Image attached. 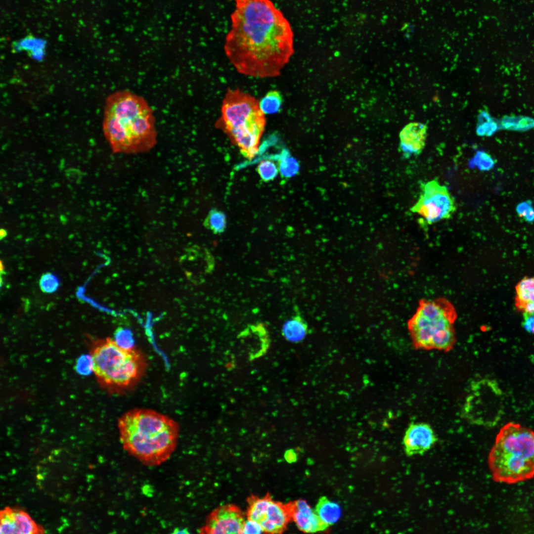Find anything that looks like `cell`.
Listing matches in <instances>:
<instances>
[{
    "label": "cell",
    "mask_w": 534,
    "mask_h": 534,
    "mask_svg": "<svg viewBox=\"0 0 534 534\" xmlns=\"http://www.w3.org/2000/svg\"><path fill=\"white\" fill-rule=\"evenodd\" d=\"M236 3L224 44L230 62L244 75L279 76L293 52L289 23L270 0Z\"/></svg>",
    "instance_id": "6da1fadb"
},
{
    "label": "cell",
    "mask_w": 534,
    "mask_h": 534,
    "mask_svg": "<svg viewBox=\"0 0 534 534\" xmlns=\"http://www.w3.org/2000/svg\"><path fill=\"white\" fill-rule=\"evenodd\" d=\"M102 127L115 153L146 152L157 143L152 108L143 96L128 89L116 91L107 97Z\"/></svg>",
    "instance_id": "7a4b0ae2"
},
{
    "label": "cell",
    "mask_w": 534,
    "mask_h": 534,
    "mask_svg": "<svg viewBox=\"0 0 534 534\" xmlns=\"http://www.w3.org/2000/svg\"><path fill=\"white\" fill-rule=\"evenodd\" d=\"M123 449L147 466L167 461L178 444L179 427L170 417L154 410L134 408L118 419Z\"/></svg>",
    "instance_id": "3957f363"
},
{
    "label": "cell",
    "mask_w": 534,
    "mask_h": 534,
    "mask_svg": "<svg viewBox=\"0 0 534 534\" xmlns=\"http://www.w3.org/2000/svg\"><path fill=\"white\" fill-rule=\"evenodd\" d=\"M493 480L515 484L534 477V431L514 422L499 431L488 456Z\"/></svg>",
    "instance_id": "277c9868"
},
{
    "label": "cell",
    "mask_w": 534,
    "mask_h": 534,
    "mask_svg": "<svg viewBox=\"0 0 534 534\" xmlns=\"http://www.w3.org/2000/svg\"><path fill=\"white\" fill-rule=\"evenodd\" d=\"M259 101L239 89L228 88L215 126L221 130L246 158L257 154L266 119Z\"/></svg>",
    "instance_id": "5b68a950"
},
{
    "label": "cell",
    "mask_w": 534,
    "mask_h": 534,
    "mask_svg": "<svg viewBox=\"0 0 534 534\" xmlns=\"http://www.w3.org/2000/svg\"><path fill=\"white\" fill-rule=\"evenodd\" d=\"M90 356L92 371L99 384L111 392H121L134 386L147 365L146 356L139 350L121 347L109 338L95 342Z\"/></svg>",
    "instance_id": "8992f818"
},
{
    "label": "cell",
    "mask_w": 534,
    "mask_h": 534,
    "mask_svg": "<svg viewBox=\"0 0 534 534\" xmlns=\"http://www.w3.org/2000/svg\"><path fill=\"white\" fill-rule=\"evenodd\" d=\"M456 318V310L446 299L420 300L407 322L413 345L419 350L450 351L456 341L454 326Z\"/></svg>",
    "instance_id": "52a82bcc"
},
{
    "label": "cell",
    "mask_w": 534,
    "mask_h": 534,
    "mask_svg": "<svg viewBox=\"0 0 534 534\" xmlns=\"http://www.w3.org/2000/svg\"><path fill=\"white\" fill-rule=\"evenodd\" d=\"M502 393L495 381L483 378L472 381L461 410L472 424L485 427L496 425L502 415Z\"/></svg>",
    "instance_id": "ba28073f"
},
{
    "label": "cell",
    "mask_w": 534,
    "mask_h": 534,
    "mask_svg": "<svg viewBox=\"0 0 534 534\" xmlns=\"http://www.w3.org/2000/svg\"><path fill=\"white\" fill-rule=\"evenodd\" d=\"M421 192L410 211L432 224L451 217L456 210L454 198L447 188L434 179L421 185Z\"/></svg>",
    "instance_id": "9c48e42d"
},
{
    "label": "cell",
    "mask_w": 534,
    "mask_h": 534,
    "mask_svg": "<svg viewBox=\"0 0 534 534\" xmlns=\"http://www.w3.org/2000/svg\"><path fill=\"white\" fill-rule=\"evenodd\" d=\"M248 503L247 518L258 522L264 532L276 534L285 530L291 520L286 504L273 500L269 494L252 496Z\"/></svg>",
    "instance_id": "30bf717a"
},
{
    "label": "cell",
    "mask_w": 534,
    "mask_h": 534,
    "mask_svg": "<svg viewBox=\"0 0 534 534\" xmlns=\"http://www.w3.org/2000/svg\"><path fill=\"white\" fill-rule=\"evenodd\" d=\"M242 511L237 506L227 504L217 507L207 517L200 530L202 534H242L245 521Z\"/></svg>",
    "instance_id": "8fae6325"
},
{
    "label": "cell",
    "mask_w": 534,
    "mask_h": 534,
    "mask_svg": "<svg viewBox=\"0 0 534 534\" xmlns=\"http://www.w3.org/2000/svg\"><path fill=\"white\" fill-rule=\"evenodd\" d=\"M437 441L435 433L426 423H411L405 431L402 444L407 456L423 455L431 448Z\"/></svg>",
    "instance_id": "7c38bea8"
},
{
    "label": "cell",
    "mask_w": 534,
    "mask_h": 534,
    "mask_svg": "<svg viewBox=\"0 0 534 534\" xmlns=\"http://www.w3.org/2000/svg\"><path fill=\"white\" fill-rule=\"evenodd\" d=\"M1 534H34L43 533V529L38 525L24 510L5 507L0 514Z\"/></svg>",
    "instance_id": "4fadbf2b"
},
{
    "label": "cell",
    "mask_w": 534,
    "mask_h": 534,
    "mask_svg": "<svg viewBox=\"0 0 534 534\" xmlns=\"http://www.w3.org/2000/svg\"><path fill=\"white\" fill-rule=\"evenodd\" d=\"M286 505L291 519L301 531L308 533H316L325 531L329 527L305 500L298 499Z\"/></svg>",
    "instance_id": "5bb4252c"
},
{
    "label": "cell",
    "mask_w": 534,
    "mask_h": 534,
    "mask_svg": "<svg viewBox=\"0 0 534 534\" xmlns=\"http://www.w3.org/2000/svg\"><path fill=\"white\" fill-rule=\"evenodd\" d=\"M427 132V126L421 123H409L402 130L400 134V148L404 157L421 153L425 145Z\"/></svg>",
    "instance_id": "9a60e30c"
},
{
    "label": "cell",
    "mask_w": 534,
    "mask_h": 534,
    "mask_svg": "<svg viewBox=\"0 0 534 534\" xmlns=\"http://www.w3.org/2000/svg\"><path fill=\"white\" fill-rule=\"evenodd\" d=\"M309 332L307 321L299 314H296L283 323L281 333L286 340L293 343L303 341Z\"/></svg>",
    "instance_id": "2e32d148"
},
{
    "label": "cell",
    "mask_w": 534,
    "mask_h": 534,
    "mask_svg": "<svg viewBox=\"0 0 534 534\" xmlns=\"http://www.w3.org/2000/svg\"><path fill=\"white\" fill-rule=\"evenodd\" d=\"M314 510L321 521L329 526L337 522L341 516L339 505L326 496L319 499Z\"/></svg>",
    "instance_id": "e0dca14e"
},
{
    "label": "cell",
    "mask_w": 534,
    "mask_h": 534,
    "mask_svg": "<svg viewBox=\"0 0 534 534\" xmlns=\"http://www.w3.org/2000/svg\"><path fill=\"white\" fill-rule=\"evenodd\" d=\"M515 306L520 312L529 304H534V277H525L515 286Z\"/></svg>",
    "instance_id": "ac0fdd59"
},
{
    "label": "cell",
    "mask_w": 534,
    "mask_h": 534,
    "mask_svg": "<svg viewBox=\"0 0 534 534\" xmlns=\"http://www.w3.org/2000/svg\"><path fill=\"white\" fill-rule=\"evenodd\" d=\"M46 42L32 36H28L14 44V48L17 50H26L36 58L41 59L44 54Z\"/></svg>",
    "instance_id": "d6986e66"
},
{
    "label": "cell",
    "mask_w": 534,
    "mask_h": 534,
    "mask_svg": "<svg viewBox=\"0 0 534 534\" xmlns=\"http://www.w3.org/2000/svg\"><path fill=\"white\" fill-rule=\"evenodd\" d=\"M500 129L526 131L534 128V119L525 116H505L499 121Z\"/></svg>",
    "instance_id": "ffe728a7"
},
{
    "label": "cell",
    "mask_w": 534,
    "mask_h": 534,
    "mask_svg": "<svg viewBox=\"0 0 534 534\" xmlns=\"http://www.w3.org/2000/svg\"><path fill=\"white\" fill-rule=\"evenodd\" d=\"M203 224L214 234L222 233L226 227V215L222 211L217 209H211L206 216Z\"/></svg>",
    "instance_id": "44dd1931"
},
{
    "label": "cell",
    "mask_w": 534,
    "mask_h": 534,
    "mask_svg": "<svg viewBox=\"0 0 534 534\" xmlns=\"http://www.w3.org/2000/svg\"><path fill=\"white\" fill-rule=\"evenodd\" d=\"M283 102L282 96L277 90L268 91L259 102L260 108L265 114H272L277 112Z\"/></svg>",
    "instance_id": "7402d4cb"
},
{
    "label": "cell",
    "mask_w": 534,
    "mask_h": 534,
    "mask_svg": "<svg viewBox=\"0 0 534 534\" xmlns=\"http://www.w3.org/2000/svg\"><path fill=\"white\" fill-rule=\"evenodd\" d=\"M278 168L282 178H290L298 173L300 165L295 158L286 152L279 160Z\"/></svg>",
    "instance_id": "603a6c76"
},
{
    "label": "cell",
    "mask_w": 534,
    "mask_h": 534,
    "mask_svg": "<svg viewBox=\"0 0 534 534\" xmlns=\"http://www.w3.org/2000/svg\"><path fill=\"white\" fill-rule=\"evenodd\" d=\"M479 118V125L477 129L478 135L490 136L500 129L499 122L495 121L487 112H483Z\"/></svg>",
    "instance_id": "cb8c5ba5"
},
{
    "label": "cell",
    "mask_w": 534,
    "mask_h": 534,
    "mask_svg": "<svg viewBox=\"0 0 534 534\" xmlns=\"http://www.w3.org/2000/svg\"><path fill=\"white\" fill-rule=\"evenodd\" d=\"M257 170L261 179L266 182L274 179L279 171L278 166L269 160L261 161L258 164Z\"/></svg>",
    "instance_id": "d4e9b609"
},
{
    "label": "cell",
    "mask_w": 534,
    "mask_h": 534,
    "mask_svg": "<svg viewBox=\"0 0 534 534\" xmlns=\"http://www.w3.org/2000/svg\"><path fill=\"white\" fill-rule=\"evenodd\" d=\"M39 286L42 291L45 293H52L58 288L59 282L58 278L51 272L44 273L39 281Z\"/></svg>",
    "instance_id": "484cf974"
},
{
    "label": "cell",
    "mask_w": 534,
    "mask_h": 534,
    "mask_svg": "<svg viewBox=\"0 0 534 534\" xmlns=\"http://www.w3.org/2000/svg\"><path fill=\"white\" fill-rule=\"evenodd\" d=\"M114 340L121 347L131 348L134 347L132 333L128 329L118 328L115 332Z\"/></svg>",
    "instance_id": "4316f807"
},
{
    "label": "cell",
    "mask_w": 534,
    "mask_h": 534,
    "mask_svg": "<svg viewBox=\"0 0 534 534\" xmlns=\"http://www.w3.org/2000/svg\"><path fill=\"white\" fill-rule=\"evenodd\" d=\"M474 158L475 165L481 170H489L494 164L491 156L483 151H478Z\"/></svg>",
    "instance_id": "83f0119b"
},
{
    "label": "cell",
    "mask_w": 534,
    "mask_h": 534,
    "mask_svg": "<svg viewBox=\"0 0 534 534\" xmlns=\"http://www.w3.org/2000/svg\"><path fill=\"white\" fill-rule=\"evenodd\" d=\"M516 211L519 216L527 222L534 221V209L531 202L525 201L520 203L516 208Z\"/></svg>",
    "instance_id": "f1b7e54d"
},
{
    "label": "cell",
    "mask_w": 534,
    "mask_h": 534,
    "mask_svg": "<svg viewBox=\"0 0 534 534\" xmlns=\"http://www.w3.org/2000/svg\"><path fill=\"white\" fill-rule=\"evenodd\" d=\"M76 368L77 371L82 375H87L92 371L90 355L81 356L77 361Z\"/></svg>",
    "instance_id": "f546056e"
},
{
    "label": "cell",
    "mask_w": 534,
    "mask_h": 534,
    "mask_svg": "<svg viewBox=\"0 0 534 534\" xmlns=\"http://www.w3.org/2000/svg\"><path fill=\"white\" fill-rule=\"evenodd\" d=\"M264 532L262 526L258 522L249 518L245 520L242 534H257Z\"/></svg>",
    "instance_id": "4dcf8cb0"
},
{
    "label": "cell",
    "mask_w": 534,
    "mask_h": 534,
    "mask_svg": "<svg viewBox=\"0 0 534 534\" xmlns=\"http://www.w3.org/2000/svg\"><path fill=\"white\" fill-rule=\"evenodd\" d=\"M522 326L529 333L534 334V311L522 312Z\"/></svg>",
    "instance_id": "1f68e13d"
},
{
    "label": "cell",
    "mask_w": 534,
    "mask_h": 534,
    "mask_svg": "<svg viewBox=\"0 0 534 534\" xmlns=\"http://www.w3.org/2000/svg\"><path fill=\"white\" fill-rule=\"evenodd\" d=\"M284 457L289 463L295 462L297 460V454L293 449L287 450L285 453Z\"/></svg>",
    "instance_id": "d6a6232c"
},
{
    "label": "cell",
    "mask_w": 534,
    "mask_h": 534,
    "mask_svg": "<svg viewBox=\"0 0 534 534\" xmlns=\"http://www.w3.org/2000/svg\"><path fill=\"white\" fill-rule=\"evenodd\" d=\"M173 533L174 534H188L189 532L186 529H179L177 528L174 530Z\"/></svg>",
    "instance_id": "836d02e7"
},
{
    "label": "cell",
    "mask_w": 534,
    "mask_h": 534,
    "mask_svg": "<svg viewBox=\"0 0 534 534\" xmlns=\"http://www.w3.org/2000/svg\"><path fill=\"white\" fill-rule=\"evenodd\" d=\"M7 235V231L3 228H1L0 230V238L2 239L5 238Z\"/></svg>",
    "instance_id": "e575fe53"
},
{
    "label": "cell",
    "mask_w": 534,
    "mask_h": 534,
    "mask_svg": "<svg viewBox=\"0 0 534 534\" xmlns=\"http://www.w3.org/2000/svg\"><path fill=\"white\" fill-rule=\"evenodd\" d=\"M235 0L236 1H239V0Z\"/></svg>",
    "instance_id": "d590c367"
}]
</instances>
